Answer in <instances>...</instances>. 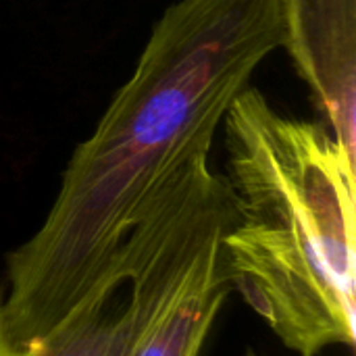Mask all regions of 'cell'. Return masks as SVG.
I'll return each mask as SVG.
<instances>
[{
	"mask_svg": "<svg viewBox=\"0 0 356 356\" xmlns=\"http://www.w3.org/2000/svg\"><path fill=\"white\" fill-rule=\"evenodd\" d=\"M282 44V0H177L163 10L131 77L73 150L42 225L6 257L17 353L94 288L150 196L211 154L227 108Z\"/></svg>",
	"mask_w": 356,
	"mask_h": 356,
	"instance_id": "cell-1",
	"label": "cell"
},
{
	"mask_svg": "<svg viewBox=\"0 0 356 356\" xmlns=\"http://www.w3.org/2000/svg\"><path fill=\"white\" fill-rule=\"evenodd\" d=\"M238 219L223 238L232 290L300 356L356 340V163L319 123L248 86L225 113Z\"/></svg>",
	"mask_w": 356,
	"mask_h": 356,
	"instance_id": "cell-2",
	"label": "cell"
},
{
	"mask_svg": "<svg viewBox=\"0 0 356 356\" xmlns=\"http://www.w3.org/2000/svg\"><path fill=\"white\" fill-rule=\"evenodd\" d=\"M238 219L225 175L190 159L146 202L113 263L75 309L19 356H131L202 250Z\"/></svg>",
	"mask_w": 356,
	"mask_h": 356,
	"instance_id": "cell-3",
	"label": "cell"
},
{
	"mask_svg": "<svg viewBox=\"0 0 356 356\" xmlns=\"http://www.w3.org/2000/svg\"><path fill=\"white\" fill-rule=\"evenodd\" d=\"M284 44L356 163V0H282Z\"/></svg>",
	"mask_w": 356,
	"mask_h": 356,
	"instance_id": "cell-4",
	"label": "cell"
},
{
	"mask_svg": "<svg viewBox=\"0 0 356 356\" xmlns=\"http://www.w3.org/2000/svg\"><path fill=\"white\" fill-rule=\"evenodd\" d=\"M223 238L225 234L202 250L131 356H200L232 292L223 263Z\"/></svg>",
	"mask_w": 356,
	"mask_h": 356,
	"instance_id": "cell-5",
	"label": "cell"
},
{
	"mask_svg": "<svg viewBox=\"0 0 356 356\" xmlns=\"http://www.w3.org/2000/svg\"><path fill=\"white\" fill-rule=\"evenodd\" d=\"M0 356H19L17 348L10 342L8 330H6V319H4V296L0 292Z\"/></svg>",
	"mask_w": 356,
	"mask_h": 356,
	"instance_id": "cell-6",
	"label": "cell"
},
{
	"mask_svg": "<svg viewBox=\"0 0 356 356\" xmlns=\"http://www.w3.org/2000/svg\"><path fill=\"white\" fill-rule=\"evenodd\" d=\"M248 356H257V355H248Z\"/></svg>",
	"mask_w": 356,
	"mask_h": 356,
	"instance_id": "cell-7",
	"label": "cell"
}]
</instances>
